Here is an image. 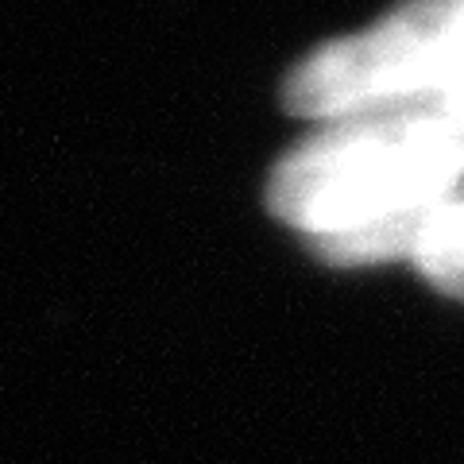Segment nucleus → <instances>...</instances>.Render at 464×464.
<instances>
[{
  "label": "nucleus",
  "instance_id": "1",
  "mask_svg": "<svg viewBox=\"0 0 464 464\" xmlns=\"http://www.w3.org/2000/svg\"><path fill=\"white\" fill-rule=\"evenodd\" d=\"M464 182V82L322 121L271 170L267 206L306 240L418 213Z\"/></svg>",
  "mask_w": 464,
  "mask_h": 464
},
{
  "label": "nucleus",
  "instance_id": "2",
  "mask_svg": "<svg viewBox=\"0 0 464 464\" xmlns=\"http://www.w3.org/2000/svg\"><path fill=\"white\" fill-rule=\"evenodd\" d=\"M464 82V0H402L383 20L310 51L286 74L283 105L310 124Z\"/></svg>",
  "mask_w": 464,
  "mask_h": 464
},
{
  "label": "nucleus",
  "instance_id": "3",
  "mask_svg": "<svg viewBox=\"0 0 464 464\" xmlns=\"http://www.w3.org/2000/svg\"><path fill=\"white\" fill-rule=\"evenodd\" d=\"M406 259L433 290L464 302V190L426 206Z\"/></svg>",
  "mask_w": 464,
  "mask_h": 464
}]
</instances>
